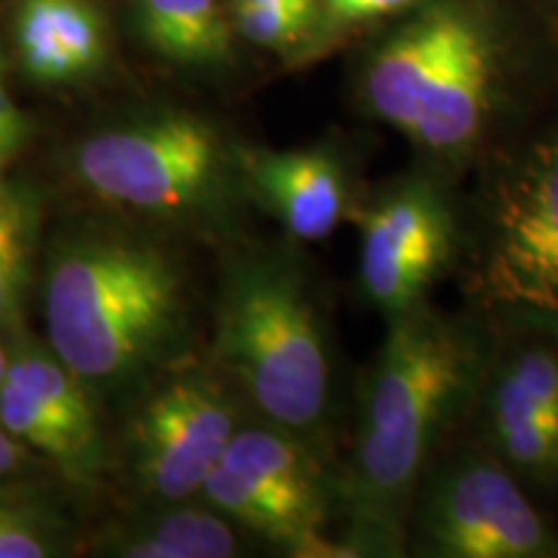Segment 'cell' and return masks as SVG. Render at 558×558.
I'll use <instances>...</instances> for the list:
<instances>
[{
    "mask_svg": "<svg viewBox=\"0 0 558 558\" xmlns=\"http://www.w3.org/2000/svg\"><path fill=\"white\" fill-rule=\"evenodd\" d=\"M494 341L484 320L445 313L429 300L388 318L362 383L344 486L354 548L399 554L407 546L418 486L476 409Z\"/></svg>",
    "mask_w": 558,
    "mask_h": 558,
    "instance_id": "obj_1",
    "label": "cell"
},
{
    "mask_svg": "<svg viewBox=\"0 0 558 558\" xmlns=\"http://www.w3.org/2000/svg\"><path fill=\"white\" fill-rule=\"evenodd\" d=\"M514 47L494 0H416L369 52L362 99L445 179L492 156L512 99Z\"/></svg>",
    "mask_w": 558,
    "mask_h": 558,
    "instance_id": "obj_2",
    "label": "cell"
},
{
    "mask_svg": "<svg viewBox=\"0 0 558 558\" xmlns=\"http://www.w3.org/2000/svg\"><path fill=\"white\" fill-rule=\"evenodd\" d=\"M184 282L169 254L124 235H83L54 251L45 282L50 349L86 386L132 378L171 344Z\"/></svg>",
    "mask_w": 558,
    "mask_h": 558,
    "instance_id": "obj_3",
    "label": "cell"
},
{
    "mask_svg": "<svg viewBox=\"0 0 558 558\" xmlns=\"http://www.w3.org/2000/svg\"><path fill=\"white\" fill-rule=\"evenodd\" d=\"M215 357L256 411L303 439L331 401V352L305 277L282 256H243L228 271Z\"/></svg>",
    "mask_w": 558,
    "mask_h": 558,
    "instance_id": "obj_4",
    "label": "cell"
},
{
    "mask_svg": "<svg viewBox=\"0 0 558 558\" xmlns=\"http://www.w3.org/2000/svg\"><path fill=\"white\" fill-rule=\"evenodd\" d=\"M460 256L481 308L558 326V124L488 156Z\"/></svg>",
    "mask_w": 558,
    "mask_h": 558,
    "instance_id": "obj_5",
    "label": "cell"
},
{
    "mask_svg": "<svg viewBox=\"0 0 558 558\" xmlns=\"http://www.w3.org/2000/svg\"><path fill=\"white\" fill-rule=\"evenodd\" d=\"M409 535L435 558H558L556 527L484 445L439 452L416 492Z\"/></svg>",
    "mask_w": 558,
    "mask_h": 558,
    "instance_id": "obj_6",
    "label": "cell"
},
{
    "mask_svg": "<svg viewBox=\"0 0 558 558\" xmlns=\"http://www.w3.org/2000/svg\"><path fill=\"white\" fill-rule=\"evenodd\" d=\"M73 163L81 184L107 205L181 215L215 197L228 153L205 120L177 111L96 132Z\"/></svg>",
    "mask_w": 558,
    "mask_h": 558,
    "instance_id": "obj_7",
    "label": "cell"
},
{
    "mask_svg": "<svg viewBox=\"0 0 558 558\" xmlns=\"http://www.w3.org/2000/svg\"><path fill=\"white\" fill-rule=\"evenodd\" d=\"M202 494L230 522L292 556H352L326 538L329 492L316 460L303 439L275 424L239 427Z\"/></svg>",
    "mask_w": 558,
    "mask_h": 558,
    "instance_id": "obj_8",
    "label": "cell"
},
{
    "mask_svg": "<svg viewBox=\"0 0 558 558\" xmlns=\"http://www.w3.org/2000/svg\"><path fill=\"white\" fill-rule=\"evenodd\" d=\"M437 173L393 181L360 209V282L386 318L429 300L460 256L463 220Z\"/></svg>",
    "mask_w": 558,
    "mask_h": 558,
    "instance_id": "obj_9",
    "label": "cell"
},
{
    "mask_svg": "<svg viewBox=\"0 0 558 558\" xmlns=\"http://www.w3.org/2000/svg\"><path fill=\"white\" fill-rule=\"evenodd\" d=\"M518 320L497 337L473 414L481 445L522 484L558 478V326Z\"/></svg>",
    "mask_w": 558,
    "mask_h": 558,
    "instance_id": "obj_10",
    "label": "cell"
},
{
    "mask_svg": "<svg viewBox=\"0 0 558 558\" xmlns=\"http://www.w3.org/2000/svg\"><path fill=\"white\" fill-rule=\"evenodd\" d=\"M235 432L239 418L226 390L205 375H181L145 403L135 422L140 481L158 499L194 497Z\"/></svg>",
    "mask_w": 558,
    "mask_h": 558,
    "instance_id": "obj_11",
    "label": "cell"
},
{
    "mask_svg": "<svg viewBox=\"0 0 558 558\" xmlns=\"http://www.w3.org/2000/svg\"><path fill=\"white\" fill-rule=\"evenodd\" d=\"M0 427L26 450L50 458L75 484L101 469V437L88 386L52 349L11 352L0 390Z\"/></svg>",
    "mask_w": 558,
    "mask_h": 558,
    "instance_id": "obj_12",
    "label": "cell"
},
{
    "mask_svg": "<svg viewBox=\"0 0 558 558\" xmlns=\"http://www.w3.org/2000/svg\"><path fill=\"white\" fill-rule=\"evenodd\" d=\"M241 166L251 190L292 239L326 241L349 215L347 171L331 150H243Z\"/></svg>",
    "mask_w": 558,
    "mask_h": 558,
    "instance_id": "obj_13",
    "label": "cell"
},
{
    "mask_svg": "<svg viewBox=\"0 0 558 558\" xmlns=\"http://www.w3.org/2000/svg\"><path fill=\"white\" fill-rule=\"evenodd\" d=\"M13 34L37 83H78L107 60V29L88 0H21Z\"/></svg>",
    "mask_w": 558,
    "mask_h": 558,
    "instance_id": "obj_14",
    "label": "cell"
},
{
    "mask_svg": "<svg viewBox=\"0 0 558 558\" xmlns=\"http://www.w3.org/2000/svg\"><path fill=\"white\" fill-rule=\"evenodd\" d=\"M148 45L179 65H220L233 54V19L220 0H140Z\"/></svg>",
    "mask_w": 558,
    "mask_h": 558,
    "instance_id": "obj_15",
    "label": "cell"
},
{
    "mask_svg": "<svg viewBox=\"0 0 558 558\" xmlns=\"http://www.w3.org/2000/svg\"><path fill=\"white\" fill-rule=\"evenodd\" d=\"M111 548L128 558H228L239 550V538L218 509L181 507L137 522Z\"/></svg>",
    "mask_w": 558,
    "mask_h": 558,
    "instance_id": "obj_16",
    "label": "cell"
},
{
    "mask_svg": "<svg viewBox=\"0 0 558 558\" xmlns=\"http://www.w3.org/2000/svg\"><path fill=\"white\" fill-rule=\"evenodd\" d=\"M233 29L264 50H295L318 26V3H233Z\"/></svg>",
    "mask_w": 558,
    "mask_h": 558,
    "instance_id": "obj_17",
    "label": "cell"
},
{
    "mask_svg": "<svg viewBox=\"0 0 558 558\" xmlns=\"http://www.w3.org/2000/svg\"><path fill=\"white\" fill-rule=\"evenodd\" d=\"M60 554L54 525L37 509L0 499V558H47Z\"/></svg>",
    "mask_w": 558,
    "mask_h": 558,
    "instance_id": "obj_18",
    "label": "cell"
},
{
    "mask_svg": "<svg viewBox=\"0 0 558 558\" xmlns=\"http://www.w3.org/2000/svg\"><path fill=\"white\" fill-rule=\"evenodd\" d=\"M32 254L34 239L13 243L0 254V326H9L19 318L32 275Z\"/></svg>",
    "mask_w": 558,
    "mask_h": 558,
    "instance_id": "obj_19",
    "label": "cell"
},
{
    "mask_svg": "<svg viewBox=\"0 0 558 558\" xmlns=\"http://www.w3.org/2000/svg\"><path fill=\"white\" fill-rule=\"evenodd\" d=\"M37 218V205H34L32 194L0 179V254L13 243L34 239Z\"/></svg>",
    "mask_w": 558,
    "mask_h": 558,
    "instance_id": "obj_20",
    "label": "cell"
},
{
    "mask_svg": "<svg viewBox=\"0 0 558 558\" xmlns=\"http://www.w3.org/2000/svg\"><path fill=\"white\" fill-rule=\"evenodd\" d=\"M416 0H320V11H326L333 24L357 26L390 16H401Z\"/></svg>",
    "mask_w": 558,
    "mask_h": 558,
    "instance_id": "obj_21",
    "label": "cell"
},
{
    "mask_svg": "<svg viewBox=\"0 0 558 558\" xmlns=\"http://www.w3.org/2000/svg\"><path fill=\"white\" fill-rule=\"evenodd\" d=\"M26 140V122L16 109V104L11 101L9 88H5L3 78V62H0V179L3 171L9 169V163L16 156L21 145Z\"/></svg>",
    "mask_w": 558,
    "mask_h": 558,
    "instance_id": "obj_22",
    "label": "cell"
},
{
    "mask_svg": "<svg viewBox=\"0 0 558 558\" xmlns=\"http://www.w3.org/2000/svg\"><path fill=\"white\" fill-rule=\"evenodd\" d=\"M26 458H29V452H26L24 445L0 427V478L16 473L26 463Z\"/></svg>",
    "mask_w": 558,
    "mask_h": 558,
    "instance_id": "obj_23",
    "label": "cell"
},
{
    "mask_svg": "<svg viewBox=\"0 0 558 558\" xmlns=\"http://www.w3.org/2000/svg\"><path fill=\"white\" fill-rule=\"evenodd\" d=\"M9 362H11V352L0 344V390H3L5 375H9Z\"/></svg>",
    "mask_w": 558,
    "mask_h": 558,
    "instance_id": "obj_24",
    "label": "cell"
},
{
    "mask_svg": "<svg viewBox=\"0 0 558 558\" xmlns=\"http://www.w3.org/2000/svg\"><path fill=\"white\" fill-rule=\"evenodd\" d=\"M233 3H318L320 0H233Z\"/></svg>",
    "mask_w": 558,
    "mask_h": 558,
    "instance_id": "obj_25",
    "label": "cell"
}]
</instances>
